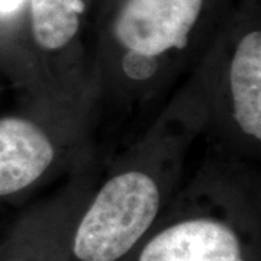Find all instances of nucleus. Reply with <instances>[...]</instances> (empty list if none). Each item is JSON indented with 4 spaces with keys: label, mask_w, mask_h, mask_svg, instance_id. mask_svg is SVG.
<instances>
[{
    "label": "nucleus",
    "mask_w": 261,
    "mask_h": 261,
    "mask_svg": "<svg viewBox=\"0 0 261 261\" xmlns=\"http://www.w3.org/2000/svg\"><path fill=\"white\" fill-rule=\"evenodd\" d=\"M84 0H31L32 35L39 47L57 51L68 45L80 29Z\"/></svg>",
    "instance_id": "obj_5"
},
{
    "label": "nucleus",
    "mask_w": 261,
    "mask_h": 261,
    "mask_svg": "<svg viewBox=\"0 0 261 261\" xmlns=\"http://www.w3.org/2000/svg\"><path fill=\"white\" fill-rule=\"evenodd\" d=\"M56 157L48 135L37 123L18 118H0V197L28 189Z\"/></svg>",
    "instance_id": "obj_3"
},
{
    "label": "nucleus",
    "mask_w": 261,
    "mask_h": 261,
    "mask_svg": "<svg viewBox=\"0 0 261 261\" xmlns=\"http://www.w3.org/2000/svg\"><path fill=\"white\" fill-rule=\"evenodd\" d=\"M123 261H254L238 225L212 215L183 216L147 233Z\"/></svg>",
    "instance_id": "obj_1"
},
{
    "label": "nucleus",
    "mask_w": 261,
    "mask_h": 261,
    "mask_svg": "<svg viewBox=\"0 0 261 261\" xmlns=\"http://www.w3.org/2000/svg\"><path fill=\"white\" fill-rule=\"evenodd\" d=\"M229 84L233 118L244 134L261 140V32L247 34L233 53Z\"/></svg>",
    "instance_id": "obj_4"
},
{
    "label": "nucleus",
    "mask_w": 261,
    "mask_h": 261,
    "mask_svg": "<svg viewBox=\"0 0 261 261\" xmlns=\"http://www.w3.org/2000/svg\"><path fill=\"white\" fill-rule=\"evenodd\" d=\"M203 0H128L115 22V35L138 57H159L186 47Z\"/></svg>",
    "instance_id": "obj_2"
},
{
    "label": "nucleus",
    "mask_w": 261,
    "mask_h": 261,
    "mask_svg": "<svg viewBox=\"0 0 261 261\" xmlns=\"http://www.w3.org/2000/svg\"><path fill=\"white\" fill-rule=\"evenodd\" d=\"M63 248H56L51 245L39 247V245H23L20 243L10 248L9 254L2 257L0 261H60L56 252Z\"/></svg>",
    "instance_id": "obj_6"
}]
</instances>
